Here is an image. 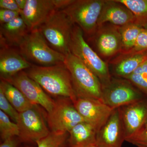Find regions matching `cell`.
Segmentation results:
<instances>
[{"label":"cell","instance_id":"obj_1","mask_svg":"<svg viewBox=\"0 0 147 147\" xmlns=\"http://www.w3.org/2000/svg\"><path fill=\"white\" fill-rule=\"evenodd\" d=\"M25 71L49 94L70 98L73 103L77 98L71 75L64 63L46 67L33 65Z\"/></svg>","mask_w":147,"mask_h":147},{"label":"cell","instance_id":"obj_2","mask_svg":"<svg viewBox=\"0 0 147 147\" xmlns=\"http://www.w3.org/2000/svg\"><path fill=\"white\" fill-rule=\"evenodd\" d=\"M74 24L63 10H56L38 28L50 47L66 56Z\"/></svg>","mask_w":147,"mask_h":147},{"label":"cell","instance_id":"obj_3","mask_svg":"<svg viewBox=\"0 0 147 147\" xmlns=\"http://www.w3.org/2000/svg\"><path fill=\"white\" fill-rule=\"evenodd\" d=\"M18 48L24 57L34 65L50 66L65 61V55L50 47L38 29L29 32Z\"/></svg>","mask_w":147,"mask_h":147},{"label":"cell","instance_id":"obj_4","mask_svg":"<svg viewBox=\"0 0 147 147\" xmlns=\"http://www.w3.org/2000/svg\"><path fill=\"white\" fill-rule=\"evenodd\" d=\"M64 63L71 75L76 97L101 100L102 85L97 76L71 53L66 56Z\"/></svg>","mask_w":147,"mask_h":147},{"label":"cell","instance_id":"obj_5","mask_svg":"<svg viewBox=\"0 0 147 147\" xmlns=\"http://www.w3.org/2000/svg\"><path fill=\"white\" fill-rule=\"evenodd\" d=\"M69 50L97 76L102 87L110 82L112 76L108 63L90 46L84 37L82 29L76 25H74L72 30Z\"/></svg>","mask_w":147,"mask_h":147},{"label":"cell","instance_id":"obj_6","mask_svg":"<svg viewBox=\"0 0 147 147\" xmlns=\"http://www.w3.org/2000/svg\"><path fill=\"white\" fill-rule=\"evenodd\" d=\"M105 0H73L62 10L84 33L86 40L96 30L98 21Z\"/></svg>","mask_w":147,"mask_h":147},{"label":"cell","instance_id":"obj_7","mask_svg":"<svg viewBox=\"0 0 147 147\" xmlns=\"http://www.w3.org/2000/svg\"><path fill=\"white\" fill-rule=\"evenodd\" d=\"M86 40L108 64L121 52L122 44L119 27L111 24L98 26L94 34Z\"/></svg>","mask_w":147,"mask_h":147},{"label":"cell","instance_id":"obj_8","mask_svg":"<svg viewBox=\"0 0 147 147\" xmlns=\"http://www.w3.org/2000/svg\"><path fill=\"white\" fill-rule=\"evenodd\" d=\"M144 94L127 79L112 76L110 82L102 87L101 100L115 109L144 99Z\"/></svg>","mask_w":147,"mask_h":147},{"label":"cell","instance_id":"obj_9","mask_svg":"<svg viewBox=\"0 0 147 147\" xmlns=\"http://www.w3.org/2000/svg\"><path fill=\"white\" fill-rule=\"evenodd\" d=\"M45 117L38 105L19 113L17 124L20 142L36 143L47 136L50 131L47 127Z\"/></svg>","mask_w":147,"mask_h":147},{"label":"cell","instance_id":"obj_10","mask_svg":"<svg viewBox=\"0 0 147 147\" xmlns=\"http://www.w3.org/2000/svg\"><path fill=\"white\" fill-rule=\"evenodd\" d=\"M47 121L50 131L69 132L84 119L70 98H59L51 112L47 113Z\"/></svg>","mask_w":147,"mask_h":147},{"label":"cell","instance_id":"obj_11","mask_svg":"<svg viewBox=\"0 0 147 147\" xmlns=\"http://www.w3.org/2000/svg\"><path fill=\"white\" fill-rule=\"evenodd\" d=\"M4 80L21 91L33 104L42 106L47 113H50L53 110L55 105V100L46 94L39 84L29 77L25 71H21Z\"/></svg>","mask_w":147,"mask_h":147},{"label":"cell","instance_id":"obj_12","mask_svg":"<svg viewBox=\"0 0 147 147\" xmlns=\"http://www.w3.org/2000/svg\"><path fill=\"white\" fill-rule=\"evenodd\" d=\"M73 103L84 121L91 125L97 132L115 110L101 100L88 98L77 97Z\"/></svg>","mask_w":147,"mask_h":147},{"label":"cell","instance_id":"obj_13","mask_svg":"<svg viewBox=\"0 0 147 147\" xmlns=\"http://www.w3.org/2000/svg\"><path fill=\"white\" fill-rule=\"evenodd\" d=\"M125 139L120 108H116L97 131L96 144L100 147H121Z\"/></svg>","mask_w":147,"mask_h":147},{"label":"cell","instance_id":"obj_14","mask_svg":"<svg viewBox=\"0 0 147 147\" xmlns=\"http://www.w3.org/2000/svg\"><path fill=\"white\" fill-rule=\"evenodd\" d=\"M119 108L126 139L144 127L147 119V99Z\"/></svg>","mask_w":147,"mask_h":147},{"label":"cell","instance_id":"obj_15","mask_svg":"<svg viewBox=\"0 0 147 147\" xmlns=\"http://www.w3.org/2000/svg\"><path fill=\"white\" fill-rule=\"evenodd\" d=\"M147 60V50H131L120 53L108 63L110 73L114 77L125 78L129 76Z\"/></svg>","mask_w":147,"mask_h":147},{"label":"cell","instance_id":"obj_16","mask_svg":"<svg viewBox=\"0 0 147 147\" xmlns=\"http://www.w3.org/2000/svg\"><path fill=\"white\" fill-rule=\"evenodd\" d=\"M0 45L1 79H8L21 71L28 69L32 66L22 55L19 48L17 49L6 45Z\"/></svg>","mask_w":147,"mask_h":147},{"label":"cell","instance_id":"obj_17","mask_svg":"<svg viewBox=\"0 0 147 147\" xmlns=\"http://www.w3.org/2000/svg\"><path fill=\"white\" fill-rule=\"evenodd\" d=\"M135 18L131 10L117 0H105L98 21V26L110 24L122 27L135 23Z\"/></svg>","mask_w":147,"mask_h":147},{"label":"cell","instance_id":"obj_18","mask_svg":"<svg viewBox=\"0 0 147 147\" xmlns=\"http://www.w3.org/2000/svg\"><path fill=\"white\" fill-rule=\"evenodd\" d=\"M56 10L54 0H27L23 18L32 31L38 28Z\"/></svg>","mask_w":147,"mask_h":147},{"label":"cell","instance_id":"obj_19","mask_svg":"<svg viewBox=\"0 0 147 147\" xmlns=\"http://www.w3.org/2000/svg\"><path fill=\"white\" fill-rule=\"evenodd\" d=\"M30 31L24 19L19 16L8 24L1 25L0 45L19 48Z\"/></svg>","mask_w":147,"mask_h":147},{"label":"cell","instance_id":"obj_20","mask_svg":"<svg viewBox=\"0 0 147 147\" xmlns=\"http://www.w3.org/2000/svg\"><path fill=\"white\" fill-rule=\"evenodd\" d=\"M97 131L91 125L84 121L74 127L69 132V147H86L96 144Z\"/></svg>","mask_w":147,"mask_h":147},{"label":"cell","instance_id":"obj_21","mask_svg":"<svg viewBox=\"0 0 147 147\" xmlns=\"http://www.w3.org/2000/svg\"><path fill=\"white\" fill-rule=\"evenodd\" d=\"M0 89L19 113L26 111L34 105L27 99L21 91L4 79H1Z\"/></svg>","mask_w":147,"mask_h":147},{"label":"cell","instance_id":"obj_22","mask_svg":"<svg viewBox=\"0 0 147 147\" xmlns=\"http://www.w3.org/2000/svg\"><path fill=\"white\" fill-rule=\"evenodd\" d=\"M119 27L122 44L121 53H127L134 48L138 35L143 28L135 23Z\"/></svg>","mask_w":147,"mask_h":147},{"label":"cell","instance_id":"obj_23","mask_svg":"<svg viewBox=\"0 0 147 147\" xmlns=\"http://www.w3.org/2000/svg\"><path fill=\"white\" fill-rule=\"evenodd\" d=\"M128 7L135 18V23L147 28V0H117Z\"/></svg>","mask_w":147,"mask_h":147},{"label":"cell","instance_id":"obj_24","mask_svg":"<svg viewBox=\"0 0 147 147\" xmlns=\"http://www.w3.org/2000/svg\"><path fill=\"white\" fill-rule=\"evenodd\" d=\"M69 133L50 131L46 137L36 142L37 147H67Z\"/></svg>","mask_w":147,"mask_h":147},{"label":"cell","instance_id":"obj_25","mask_svg":"<svg viewBox=\"0 0 147 147\" xmlns=\"http://www.w3.org/2000/svg\"><path fill=\"white\" fill-rule=\"evenodd\" d=\"M18 125L10 120L9 117L0 110V135L3 142L12 137H18Z\"/></svg>","mask_w":147,"mask_h":147},{"label":"cell","instance_id":"obj_26","mask_svg":"<svg viewBox=\"0 0 147 147\" xmlns=\"http://www.w3.org/2000/svg\"><path fill=\"white\" fill-rule=\"evenodd\" d=\"M0 109L10 117L13 122L17 123L19 113L8 101L1 89H0Z\"/></svg>","mask_w":147,"mask_h":147},{"label":"cell","instance_id":"obj_27","mask_svg":"<svg viewBox=\"0 0 147 147\" xmlns=\"http://www.w3.org/2000/svg\"><path fill=\"white\" fill-rule=\"evenodd\" d=\"M125 141L138 147H147V129L143 127L135 134L126 138Z\"/></svg>","mask_w":147,"mask_h":147},{"label":"cell","instance_id":"obj_28","mask_svg":"<svg viewBox=\"0 0 147 147\" xmlns=\"http://www.w3.org/2000/svg\"><path fill=\"white\" fill-rule=\"evenodd\" d=\"M124 79L130 81L142 92L147 95V76L140 74L133 73Z\"/></svg>","mask_w":147,"mask_h":147},{"label":"cell","instance_id":"obj_29","mask_svg":"<svg viewBox=\"0 0 147 147\" xmlns=\"http://www.w3.org/2000/svg\"><path fill=\"white\" fill-rule=\"evenodd\" d=\"M146 50H147V28H142L137 37L135 46L131 50L141 51Z\"/></svg>","mask_w":147,"mask_h":147},{"label":"cell","instance_id":"obj_30","mask_svg":"<svg viewBox=\"0 0 147 147\" xmlns=\"http://www.w3.org/2000/svg\"><path fill=\"white\" fill-rule=\"evenodd\" d=\"M21 16L18 12L8 9L0 8V24L1 25L8 24Z\"/></svg>","mask_w":147,"mask_h":147},{"label":"cell","instance_id":"obj_31","mask_svg":"<svg viewBox=\"0 0 147 147\" xmlns=\"http://www.w3.org/2000/svg\"><path fill=\"white\" fill-rule=\"evenodd\" d=\"M0 8L16 11L19 13L21 17L23 18V10L19 8L16 0H1Z\"/></svg>","mask_w":147,"mask_h":147},{"label":"cell","instance_id":"obj_32","mask_svg":"<svg viewBox=\"0 0 147 147\" xmlns=\"http://www.w3.org/2000/svg\"><path fill=\"white\" fill-rule=\"evenodd\" d=\"M18 142L19 141L16 137H12L3 142L0 145V147H17Z\"/></svg>","mask_w":147,"mask_h":147},{"label":"cell","instance_id":"obj_33","mask_svg":"<svg viewBox=\"0 0 147 147\" xmlns=\"http://www.w3.org/2000/svg\"><path fill=\"white\" fill-rule=\"evenodd\" d=\"M133 73L140 74L147 76V60L139 66Z\"/></svg>","mask_w":147,"mask_h":147},{"label":"cell","instance_id":"obj_34","mask_svg":"<svg viewBox=\"0 0 147 147\" xmlns=\"http://www.w3.org/2000/svg\"><path fill=\"white\" fill-rule=\"evenodd\" d=\"M19 8L22 10H23L26 4L27 0H16Z\"/></svg>","mask_w":147,"mask_h":147},{"label":"cell","instance_id":"obj_35","mask_svg":"<svg viewBox=\"0 0 147 147\" xmlns=\"http://www.w3.org/2000/svg\"><path fill=\"white\" fill-rule=\"evenodd\" d=\"M86 147H100L98 146H97V145L96 144H94V145H90V146H88Z\"/></svg>","mask_w":147,"mask_h":147},{"label":"cell","instance_id":"obj_36","mask_svg":"<svg viewBox=\"0 0 147 147\" xmlns=\"http://www.w3.org/2000/svg\"><path fill=\"white\" fill-rule=\"evenodd\" d=\"M144 127L145 128L147 129V119L146 121V123H145V124L144 125Z\"/></svg>","mask_w":147,"mask_h":147}]
</instances>
